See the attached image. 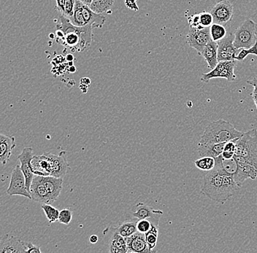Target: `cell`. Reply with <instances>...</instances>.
I'll use <instances>...</instances> for the list:
<instances>
[{
	"mask_svg": "<svg viewBox=\"0 0 257 253\" xmlns=\"http://www.w3.org/2000/svg\"><path fill=\"white\" fill-rule=\"evenodd\" d=\"M216 160V165L212 170L208 171L203 179L200 193L212 201L224 204L241 188L232 177L228 175Z\"/></svg>",
	"mask_w": 257,
	"mask_h": 253,
	"instance_id": "cell-1",
	"label": "cell"
},
{
	"mask_svg": "<svg viewBox=\"0 0 257 253\" xmlns=\"http://www.w3.org/2000/svg\"><path fill=\"white\" fill-rule=\"evenodd\" d=\"M93 28L91 26L75 27L69 19L62 16H59V25L56 26V29L63 33V38L61 41L63 42L64 46L78 51H84L91 45Z\"/></svg>",
	"mask_w": 257,
	"mask_h": 253,
	"instance_id": "cell-2",
	"label": "cell"
},
{
	"mask_svg": "<svg viewBox=\"0 0 257 253\" xmlns=\"http://www.w3.org/2000/svg\"><path fill=\"white\" fill-rule=\"evenodd\" d=\"M244 132L237 130L234 126L224 119L210 123L201 137L200 143H221L240 138Z\"/></svg>",
	"mask_w": 257,
	"mask_h": 253,
	"instance_id": "cell-3",
	"label": "cell"
},
{
	"mask_svg": "<svg viewBox=\"0 0 257 253\" xmlns=\"http://www.w3.org/2000/svg\"><path fill=\"white\" fill-rule=\"evenodd\" d=\"M257 41V24L251 19L244 21L234 33V44L236 49H249Z\"/></svg>",
	"mask_w": 257,
	"mask_h": 253,
	"instance_id": "cell-4",
	"label": "cell"
},
{
	"mask_svg": "<svg viewBox=\"0 0 257 253\" xmlns=\"http://www.w3.org/2000/svg\"><path fill=\"white\" fill-rule=\"evenodd\" d=\"M237 66V62L234 61H223L218 62V65L214 69L208 73L202 74L200 81L205 83H209L213 78H225L229 82L234 81L236 80V75L234 74V69Z\"/></svg>",
	"mask_w": 257,
	"mask_h": 253,
	"instance_id": "cell-5",
	"label": "cell"
},
{
	"mask_svg": "<svg viewBox=\"0 0 257 253\" xmlns=\"http://www.w3.org/2000/svg\"><path fill=\"white\" fill-rule=\"evenodd\" d=\"M235 155L241 156L257 154V130L251 129L244 133L240 138L236 139Z\"/></svg>",
	"mask_w": 257,
	"mask_h": 253,
	"instance_id": "cell-6",
	"label": "cell"
},
{
	"mask_svg": "<svg viewBox=\"0 0 257 253\" xmlns=\"http://www.w3.org/2000/svg\"><path fill=\"white\" fill-rule=\"evenodd\" d=\"M9 196H22L32 199V196L26 185V178L21 165H16L11 174V182L7 190Z\"/></svg>",
	"mask_w": 257,
	"mask_h": 253,
	"instance_id": "cell-7",
	"label": "cell"
},
{
	"mask_svg": "<svg viewBox=\"0 0 257 253\" xmlns=\"http://www.w3.org/2000/svg\"><path fill=\"white\" fill-rule=\"evenodd\" d=\"M186 40L189 46L195 49L200 55L205 46L211 40L210 27L202 29L190 28L186 35Z\"/></svg>",
	"mask_w": 257,
	"mask_h": 253,
	"instance_id": "cell-8",
	"label": "cell"
},
{
	"mask_svg": "<svg viewBox=\"0 0 257 253\" xmlns=\"http://www.w3.org/2000/svg\"><path fill=\"white\" fill-rule=\"evenodd\" d=\"M214 23L226 26L232 20L234 7L229 0H219L210 11Z\"/></svg>",
	"mask_w": 257,
	"mask_h": 253,
	"instance_id": "cell-9",
	"label": "cell"
},
{
	"mask_svg": "<svg viewBox=\"0 0 257 253\" xmlns=\"http://www.w3.org/2000/svg\"><path fill=\"white\" fill-rule=\"evenodd\" d=\"M50 163V175L63 178L68 171L71 169L66 158V152L62 151L59 155L45 153Z\"/></svg>",
	"mask_w": 257,
	"mask_h": 253,
	"instance_id": "cell-10",
	"label": "cell"
},
{
	"mask_svg": "<svg viewBox=\"0 0 257 253\" xmlns=\"http://www.w3.org/2000/svg\"><path fill=\"white\" fill-rule=\"evenodd\" d=\"M218 43V61H234L237 55L238 50L234 44V35L229 34L224 39Z\"/></svg>",
	"mask_w": 257,
	"mask_h": 253,
	"instance_id": "cell-11",
	"label": "cell"
},
{
	"mask_svg": "<svg viewBox=\"0 0 257 253\" xmlns=\"http://www.w3.org/2000/svg\"><path fill=\"white\" fill-rule=\"evenodd\" d=\"M34 150L32 147H24L22 153L18 156L20 161L21 168L26 178V185L27 190L30 192L32 180L35 177V173L33 172L32 167V159L34 156Z\"/></svg>",
	"mask_w": 257,
	"mask_h": 253,
	"instance_id": "cell-12",
	"label": "cell"
},
{
	"mask_svg": "<svg viewBox=\"0 0 257 253\" xmlns=\"http://www.w3.org/2000/svg\"><path fill=\"white\" fill-rule=\"evenodd\" d=\"M32 200L40 204H51V198L43 180V176L35 175L32 180L30 190Z\"/></svg>",
	"mask_w": 257,
	"mask_h": 253,
	"instance_id": "cell-13",
	"label": "cell"
},
{
	"mask_svg": "<svg viewBox=\"0 0 257 253\" xmlns=\"http://www.w3.org/2000/svg\"><path fill=\"white\" fill-rule=\"evenodd\" d=\"M133 214L135 218H138V220L149 219L153 223L159 225L160 217L163 214V212L162 210H156L144 203L140 202L133 208Z\"/></svg>",
	"mask_w": 257,
	"mask_h": 253,
	"instance_id": "cell-14",
	"label": "cell"
},
{
	"mask_svg": "<svg viewBox=\"0 0 257 253\" xmlns=\"http://www.w3.org/2000/svg\"><path fill=\"white\" fill-rule=\"evenodd\" d=\"M27 251V243L14 236L6 234L0 242V253H21Z\"/></svg>",
	"mask_w": 257,
	"mask_h": 253,
	"instance_id": "cell-15",
	"label": "cell"
},
{
	"mask_svg": "<svg viewBox=\"0 0 257 253\" xmlns=\"http://www.w3.org/2000/svg\"><path fill=\"white\" fill-rule=\"evenodd\" d=\"M125 238L127 245L128 252H150L144 233L137 231L134 234Z\"/></svg>",
	"mask_w": 257,
	"mask_h": 253,
	"instance_id": "cell-16",
	"label": "cell"
},
{
	"mask_svg": "<svg viewBox=\"0 0 257 253\" xmlns=\"http://www.w3.org/2000/svg\"><path fill=\"white\" fill-rule=\"evenodd\" d=\"M43 180L53 204L60 196L61 192L63 188V178L51 175L43 176Z\"/></svg>",
	"mask_w": 257,
	"mask_h": 253,
	"instance_id": "cell-17",
	"label": "cell"
},
{
	"mask_svg": "<svg viewBox=\"0 0 257 253\" xmlns=\"http://www.w3.org/2000/svg\"><path fill=\"white\" fill-rule=\"evenodd\" d=\"M16 146V138L12 136L0 134V162L3 166L9 161L12 151Z\"/></svg>",
	"mask_w": 257,
	"mask_h": 253,
	"instance_id": "cell-18",
	"label": "cell"
},
{
	"mask_svg": "<svg viewBox=\"0 0 257 253\" xmlns=\"http://www.w3.org/2000/svg\"><path fill=\"white\" fill-rule=\"evenodd\" d=\"M31 163L35 175L50 176L49 160L45 153L41 155H34Z\"/></svg>",
	"mask_w": 257,
	"mask_h": 253,
	"instance_id": "cell-19",
	"label": "cell"
},
{
	"mask_svg": "<svg viewBox=\"0 0 257 253\" xmlns=\"http://www.w3.org/2000/svg\"><path fill=\"white\" fill-rule=\"evenodd\" d=\"M200 55L206 61L209 69H214L218 63V43L210 40Z\"/></svg>",
	"mask_w": 257,
	"mask_h": 253,
	"instance_id": "cell-20",
	"label": "cell"
},
{
	"mask_svg": "<svg viewBox=\"0 0 257 253\" xmlns=\"http://www.w3.org/2000/svg\"><path fill=\"white\" fill-rule=\"evenodd\" d=\"M111 236L108 241V252L111 253L128 252L126 238L120 236L113 228H111Z\"/></svg>",
	"mask_w": 257,
	"mask_h": 253,
	"instance_id": "cell-21",
	"label": "cell"
},
{
	"mask_svg": "<svg viewBox=\"0 0 257 253\" xmlns=\"http://www.w3.org/2000/svg\"><path fill=\"white\" fill-rule=\"evenodd\" d=\"M83 9V18L86 25L91 26L94 28H99L105 23L106 18L102 14H96L94 12L89 6L83 4L82 6Z\"/></svg>",
	"mask_w": 257,
	"mask_h": 253,
	"instance_id": "cell-22",
	"label": "cell"
},
{
	"mask_svg": "<svg viewBox=\"0 0 257 253\" xmlns=\"http://www.w3.org/2000/svg\"><path fill=\"white\" fill-rule=\"evenodd\" d=\"M225 144L226 142L221 143H199L198 152L201 157H213L217 158L222 154L224 151Z\"/></svg>",
	"mask_w": 257,
	"mask_h": 253,
	"instance_id": "cell-23",
	"label": "cell"
},
{
	"mask_svg": "<svg viewBox=\"0 0 257 253\" xmlns=\"http://www.w3.org/2000/svg\"><path fill=\"white\" fill-rule=\"evenodd\" d=\"M216 160H218L223 170L228 175L231 176L234 179V176L236 175L237 172H238L239 166L234 158H230V159H225L223 158L222 155H219L217 157Z\"/></svg>",
	"mask_w": 257,
	"mask_h": 253,
	"instance_id": "cell-24",
	"label": "cell"
},
{
	"mask_svg": "<svg viewBox=\"0 0 257 253\" xmlns=\"http://www.w3.org/2000/svg\"><path fill=\"white\" fill-rule=\"evenodd\" d=\"M138 218H136V220H126L120 224L118 226L112 228L117 233H119L120 236L126 238V237L132 236L138 231V230H137V222H138Z\"/></svg>",
	"mask_w": 257,
	"mask_h": 253,
	"instance_id": "cell-25",
	"label": "cell"
},
{
	"mask_svg": "<svg viewBox=\"0 0 257 253\" xmlns=\"http://www.w3.org/2000/svg\"><path fill=\"white\" fill-rule=\"evenodd\" d=\"M82 6H83V3H81L79 0H76V2H75V9H74L73 17H72V19L70 20V22H71L72 25L75 26V27H83L88 26L86 25L84 18H83Z\"/></svg>",
	"mask_w": 257,
	"mask_h": 253,
	"instance_id": "cell-26",
	"label": "cell"
},
{
	"mask_svg": "<svg viewBox=\"0 0 257 253\" xmlns=\"http://www.w3.org/2000/svg\"><path fill=\"white\" fill-rule=\"evenodd\" d=\"M114 2L115 0H93L89 7L96 14H102L110 9Z\"/></svg>",
	"mask_w": 257,
	"mask_h": 253,
	"instance_id": "cell-27",
	"label": "cell"
},
{
	"mask_svg": "<svg viewBox=\"0 0 257 253\" xmlns=\"http://www.w3.org/2000/svg\"><path fill=\"white\" fill-rule=\"evenodd\" d=\"M158 234L159 225H155V224H153L152 228L150 229V230L145 233L146 242H147L148 246H149L150 252H153L154 248L157 246Z\"/></svg>",
	"mask_w": 257,
	"mask_h": 253,
	"instance_id": "cell-28",
	"label": "cell"
},
{
	"mask_svg": "<svg viewBox=\"0 0 257 253\" xmlns=\"http://www.w3.org/2000/svg\"><path fill=\"white\" fill-rule=\"evenodd\" d=\"M210 33L211 39L215 42L221 41L227 35L224 26L217 23H213L210 26Z\"/></svg>",
	"mask_w": 257,
	"mask_h": 253,
	"instance_id": "cell-29",
	"label": "cell"
},
{
	"mask_svg": "<svg viewBox=\"0 0 257 253\" xmlns=\"http://www.w3.org/2000/svg\"><path fill=\"white\" fill-rule=\"evenodd\" d=\"M196 167L202 171L212 170L216 165V160L213 157H202L200 159L196 160L194 161Z\"/></svg>",
	"mask_w": 257,
	"mask_h": 253,
	"instance_id": "cell-30",
	"label": "cell"
},
{
	"mask_svg": "<svg viewBox=\"0 0 257 253\" xmlns=\"http://www.w3.org/2000/svg\"><path fill=\"white\" fill-rule=\"evenodd\" d=\"M41 208L46 214V218L49 223H54L56 221L59 220V212H60L59 209H56L51 204H43Z\"/></svg>",
	"mask_w": 257,
	"mask_h": 253,
	"instance_id": "cell-31",
	"label": "cell"
},
{
	"mask_svg": "<svg viewBox=\"0 0 257 253\" xmlns=\"http://www.w3.org/2000/svg\"><path fill=\"white\" fill-rule=\"evenodd\" d=\"M234 158L237 163L248 164L253 168L257 172V154L248 155V156L234 155Z\"/></svg>",
	"mask_w": 257,
	"mask_h": 253,
	"instance_id": "cell-32",
	"label": "cell"
},
{
	"mask_svg": "<svg viewBox=\"0 0 257 253\" xmlns=\"http://www.w3.org/2000/svg\"><path fill=\"white\" fill-rule=\"evenodd\" d=\"M235 141L236 139H234V140L226 142L225 144L224 151L221 154L225 159H230V158H234L236 152Z\"/></svg>",
	"mask_w": 257,
	"mask_h": 253,
	"instance_id": "cell-33",
	"label": "cell"
},
{
	"mask_svg": "<svg viewBox=\"0 0 257 253\" xmlns=\"http://www.w3.org/2000/svg\"><path fill=\"white\" fill-rule=\"evenodd\" d=\"M250 54H253V55L256 56L257 57V41L255 43L254 46L249 48V49H241L240 51L237 53L235 59L236 60L240 61V62H243L245 58L250 55Z\"/></svg>",
	"mask_w": 257,
	"mask_h": 253,
	"instance_id": "cell-34",
	"label": "cell"
},
{
	"mask_svg": "<svg viewBox=\"0 0 257 253\" xmlns=\"http://www.w3.org/2000/svg\"><path fill=\"white\" fill-rule=\"evenodd\" d=\"M199 17H200L201 27H203V28L210 27V26L214 23L213 16H212L211 13L210 12L201 13V14H199Z\"/></svg>",
	"mask_w": 257,
	"mask_h": 253,
	"instance_id": "cell-35",
	"label": "cell"
},
{
	"mask_svg": "<svg viewBox=\"0 0 257 253\" xmlns=\"http://www.w3.org/2000/svg\"><path fill=\"white\" fill-rule=\"evenodd\" d=\"M153 222L149 219H141L137 222V230L142 233H147L152 228ZM156 225V224H155Z\"/></svg>",
	"mask_w": 257,
	"mask_h": 253,
	"instance_id": "cell-36",
	"label": "cell"
},
{
	"mask_svg": "<svg viewBox=\"0 0 257 253\" xmlns=\"http://www.w3.org/2000/svg\"><path fill=\"white\" fill-rule=\"evenodd\" d=\"M72 219V211L68 208L63 209L59 212V222L64 225H69Z\"/></svg>",
	"mask_w": 257,
	"mask_h": 253,
	"instance_id": "cell-37",
	"label": "cell"
},
{
	"mask_svg": "<svg viewBox=\"0 0 257 253\" xmlns=\"http://www.w3.org/2000/svg\"><path fill=\"white\" fill-rule=\"evenodd\" d=\"M75 2L76 0H66L65 5H64V12L62 17L66 18L69 20L72 19V17H73Z\"/></svg>",
	"mask_w": 257,
	"mask_h": 253,
	"instance_id": "cell-38",
	"label": "cell"
},
{
	"mask_svg": "<svg viewBox=\"0 0 257 253\" xmlns=\"http://www.w3.org/2000/svg\"><path fill=\"white\" fill-rule=\"evenodd\" d=\"M188 23L190 26V28L202 29L200 23V17L199 14H194L188 18Z\"/></svg>",
	"mask_w": 257,
	"mask_h": 253,
	"instance_id": "cell-39",
	"label": "cell"
},
{
	"mask_svg": "<svg viewBox=\"0 0 257 253\" xmlns=\"http://www.w3.org/2000/svg\"><path fill=\"white\" fill-rule=\"evenodd\" d=\"M26 252L28 253H41L39 246L34 245L32 242L27 243V251Z\"/></svg>",
	"mask_w": 257,
	"mask_h": 253,
	"instance_id": "cell-40",
	"label": "cell"
},
{
	"mask_svg": "<svg viewBox=\"0 0 257 253\" xmlns=\"http://www.w3.org/2000/svg\"><path fill=\"white\" fill-rule=\"evenodd\" d=\"M66 0H56V9L59 13V16H63L64 12V5H65Z\"/></svg>",
	"mask_w": 257,
	"mask_h": 253,
	"instance_id": "cell-41",
	"label": "cell"
},
{
	"mask_svg": "<svg viewBox=\"0 0 257 253\" xmlns=\"http://www.w3.org/2000/svg\"><path fill=\"white\" fill-rule=\"evenodd\" d=\"M247 83L248 84L251 85L254 88V90H253V93L251 94L252 98L257 97V78H253V79L249 80V81H247Z\"/></svg>",
	"mask_w": 257,
	"mask_h": 253,
	"instance_id": "cell-42",
	"label": "cell"
},
{
	"mask_svg": "<svg viewBox=\"0 0 257 253\" xmlns=\"http://www.w3.org/2000/svg\"><path fill=\"white\" fill-rule=\"evenodd\" d=\"M125 4L128 9L133 10V11H138V6L137 5L136 0H125Z\"/></svg>",
	"mask_w": 257,
	"mask_h": 253,
	"instance_id": "cell-43",
	"label": "cell"
},
{
	"mask_svg": "<svg viewBox=\"0 0 257 253\" xmlns=\"http://www.w3.org/2000/svg\"><path fill=\"white\" fill-rule=\"evenodd\" d=\"M89 240L90 242H91V244H96V243H97L99 238H98V236H96V235H91V236H90Z\"/></svg>",
	"mask_w": 257,
	"mask_h": 253,
	"instance_id": "cell-44",
	"label": "cell"
},
{
	"mask_svg": "<svg viewBox=\"0 0 257 253\" xmlns=\"http://www.w3.org/2000/svg\"><path fill=\"white\" fill-rule=\"evenodd\" d=\"M79 1L81 2V3H83V4L89 6L91 4V3H92L93 0H79Z\"/></svg>",
	"mask_w": 257,
	"mask_h": 253,
	"instance_id": "cell-45",
	"label": "cell"
}]
</instances>
